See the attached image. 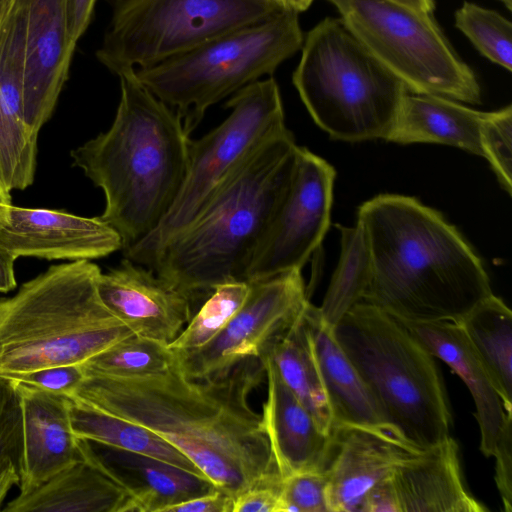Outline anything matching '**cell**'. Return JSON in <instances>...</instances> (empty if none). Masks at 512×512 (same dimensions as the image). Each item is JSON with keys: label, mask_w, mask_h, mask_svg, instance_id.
<instances>
[{"label": "cell", "mask_w": 512, "mask_h": 512, "mask_svg": "<svg viewBox=\"0 0 512 512\" xmlns=\"http://www.w3.org/2000/svg\"><path fill=\"white\" fill-rule=\"evenodd\" d=\"M264 376L260 358L197 380L186 377L174 363L141 377L86 375L71 396L150 429L218 489L235 497L255 485L281 480L261 415L248 401Z\"/></svg>", "instance_id": "cell-1"}, {"label": "cell", "mask_w": 512, "mask_h": 512, "mask_svg": "<svg viewBox=\"0 0 512 512\" xmlns=\"http://www.w3.org/2000/svg\"><path fill=\"white\" fill-rule=\"evenodd\" d=\"M357 219L372 261L363 302L400 320L457 322L493 294L472 246L418 199L380 194L359 207Z\"/></svg>", "instance_id": "cell-2"}, {"label": "cell", "mask_w": 512, "mask_h": 512, "mask_svg": "<svg viewBox=\"0 0 512 512\" xmlns=\"http://www.w3.org/2000/svg\"><path fill=\"white\" fill-rule=\"evenodd\" d=\"M121 97L111 127L71 152L75 166L105 195L102 220L121 236L122 251L162 221L183 184L190 132L135 69L118 74Z\"/></svg>", "instance_id": "cell-3"}, {"label": "cell", "mask_w": 512, "mask_h": 512, "mask_svg": "<svg viewBox=\"0 0 512 512\" xmlns=\"http://www.w3.org/2000/svg\"><path fill=\"white\" fill-rule=\"evenodd\" d=\"M297 145L285 129L259 147L215 191L148 268L192 303L222 283L246 281L255 253L293 177Z\"/></svg>", "instance_id": "cell-4"}, {"label": "cell", "mask_w": 512, "mask_h": 512, "mask_svg": "<svg viewBox=\"0 0 512 512\" xmlns=\"http://www.w3.org/2000/svg\"><path fill=\"white\" fill-rule=\"evenodd\" d=\"M90 260L53 265L0 299V376L83 364L133 332L101 301Z\"/></svg>", "instance_id": "cell-5"}, {"label": "cell", "mask_w": 512, "mask_h": 512, "mask_svg": "<svg viewBox=\"0 0 512 512\" xmlns=\"http://www.w3.org/2000/svg\"><path fill=\"white\" fill-rule=\"evenodd\" d=\"M333 332L403 440L422 450L450 436L451 412L434 357L399 320L361 301Z\"/></svg>", "instance_id": "cell-6"}, {"label": "cell", "mask_w": 512, "mask_h": 512, "mask_svg": "<svg viewBox=\"0 0 512 512\" xmlns=\"http://www.w3.org/2000/svg\"><path fill=\"white\" fill-rule=\"evenodd\" d=\"M293 84L314 122L330 138L387 140L408 90L347 28L327 17L302 45Z\"/></svg>", "instance_id": "cell-7"}, {"label": "cell", "mask_w": 512, "mask_h": 512, "mask_svg": "<svg viewBox=\"0 0 512 512\" xmlns=\"http://www.w3.org/2000/svg\"><path fill=\"white\" fill-rule=\"evenodd\" d=\"M298 12L272 17L215 38L154 65L136 68L139 80L175 109L191 132L206 110L271 75L303 45Z\"/></svg>", "instance_id": "cell-8"}, {"label": "cell", "mask_w": 512, "mask_h": 512, "mask_svg": "<svg viewBox=\"0 0 512 512\" xmlns=\"http://www.w3.org/2000/svg\"><path fill=\"white\" fill-rule=\"evenodd\" d=\"M225 106L231 112L222 123L203 137L190 139L186 175L175 201L149 235L123 250L125 258L148 267L244 161L287 129L279 87L272 77L240 89Z\"/></svg>", "instance_id": "cell-9"}, {"label": "cell", "mask_w": 512, "mask_h": 512, "mask_svg": "<svg viewBox=\"0 0 512 512\" xmlns=\"http://www.w3.org/2000/svg\"><path fill=\"white\" fill-rule=\"evenodd\" d=\"M355 37L413 94L481 102L469 66L454 51L431 13L395 0H329Z\"/></svg>", "instance_id": "cell-10"}, {"label": "cell", "mask_w": 512, "mask_h": 512, "mask_svg": "<svg viewBox=\"0 0 512 512\" xmlns=\"http://www.w3.org/2000/svg\"><path fill=\"white\" fill-rule=\"evenodd\" d=\"M284 8L275 0H113L96 56L118 75L264 21Z\"/></svg>", "instance_id": "cell-11"}, {"label": "cell", "mask_w": 512, "mask_h": 512, "mask_svg": "<svg viewBox=\"0 0 512 512\" xmlns=\"http://www.w3.org/2000/svg\"><path fill=\"white\" fill-rule=\"evenodd\" d=\"M249 294L227 325L206 345L174 352L175 365L190 379L228 372L248 358H260L300 318L309 302L301 269L249 281Z\"/></svg>", "instance_id": "cell-12"}, {"label": "cell", "mask_w": 512, "mask_h": 512, "mask_svg": "<svg viewBox=\"0 0 512 512\" xmlns=\"http://www.w3.org/2000/svg\"><path fill=\"white\" fill-rule=\"evenodd\" d=\"M336 172L306 147H297L290 185L248 269L254 281L302 269L330 225Z\"/></svg>", "instance_id": "cell-13"}, {"label": "cell", "mask_w": 512, "mask_h": 512, "mask_svg": "<svg viewBox=\"0 0 512 512\" xmlns=\"http://www.w3.org/2000/svg\"><path fill=\"white\" fill-rule=\"evenodd\" d=\"M0 248L15 259L92 260L122 250L123 241L100 217L0 202Z\"/></svg>", "instance_id": "cell-14"}, {"label": "cell", "mask_w": 512, "mask_h": 512, "mask_svg": "<svg viewBox=\"0 0 512 512\" xmlns=\"http://www.w3.org/2000/svg\"><path fill=\"white\" fill-rule=\"evenodd\" d=\"M99 297L134 335L168 346L188 324L192 301L152 269L128 258L99 275Z\"/></svg>", "instance_id": "cell-15"}, {"label": "cell", "mask_w": 512, "mask_h": 512, "mask_svg": "<svg viewBox=\"0 0 512 512\" xmlns=\"http://www.w3.org/2000/svg\"><path fill=\"white\" fill-rule=\"evenodd\" d=\"M74 49L67 34L66 0H28L23 113L35 135L54 110Z\"/></svg>", "instance_id": "cell-16"}, {"label": "cell", "mask_w": 512, "mask_h": 512, "mask_svg": "<svg viewBox=\"0 0 512 512\" xmlns=\"http://www.w3.org/2000/svg\"><path fill=\"white\" fill-rule=\"evenodd\" d=\"M335 451L325 473L331 512H362L370 491L417 451L392 431L340 426Z\"/></svg>", "instance_id": "cell-17"}, {"label": "cell", "mask_w": 512, "mask_h": 512, "mask_svg": "<svg viewBox=\"0 0 512 512\" xmlns=\"http://www.w3.org/2000/svg\"><path fill=\"white\" fill-rule=\"evenodd\" d=\"M267 378L261 414L279 477L326 471L335 451V435L326 432L285 385L271 359L260 357Z\"/></svg>", "instance_id": "cell-18"}, {"label": "cell", "mask_w": 512, "mask_h": 512, "mask_svg": "<svg viewBox=\"0 0 512 512\" xmlns=\"http://www.w3.org/2000/svg\"><path fill=\"white\" fill-rule=\"evenodd\" d=\"M23 416V454L19 490L28 493L83 456V439L72 431L68 396L11 380Z\"/></svg>", "instance_id": "cell-19"}, {"label": "cell", "mask_w": 512, "mask_h": 512, "mask_svg": "<svg viewBox=\"0 0 512 512\" xmlns=\"http://www.w3.org/2000/svg\"><path fill=\"white\" fill-rule=\"evenodd\" d=\"M391 483L398 512L487 511L464 483L458 445L451 436L405 457Z\"/></svg>", "instance_id": "cell-20"}, {"label": "cell", "mask_w": 512, "mask_h": 512, "mask_svg": "<svg viewBox=\"0 0 512 512\" xmlns=\"http://www.w3.org/2000/svg\"><path fill=\"white\" fill-rule=\"evenodd\" d=\"M83 456L34 490L19 494L5 512H123L129 492L112 468L83 440Z\"/></svg>", "instance_id": "cell-21"}, {"label": "cell", "mask_w": 512, "mask_h": 512, "mask_svg": "<svg viewBox=\"0 0 512 512\" xmlns=\"http://www.w3.org/2000/svg\"><path fill=\"white\" fill-rule=\"evenodd\" d=\"M397 320L434 358L445 362L467 386L476 408L475 417L481 436L480 450L485 457H492L507 412L462 328L452 321Z\"/></svg>", "instance_id": "cell-22"}, {"label": "cell", "mask_w": 512, "mask_h": 512, "mask_svg": "<svg viewBox=\"0 0 512 512\" xmlns=\"http://www.w3.org/2000/svg\"><path fill=\"white\" fill-rule=\"evenodd\" d=\"M304 315L335 429L356 426L396 433L384 421L368 387L335 338L333 327L323 320L319 308L309 301Z\"/></svg>", "instance_id": "cell-23"}, {"label": "cell", "mask_w": 512, "mask_h": 512, "mask_svg": "<svg viewBox=\"0 0 512 512\" xmlns=\"http://www.w3.org/2000/svg\"><path fill=\"white\" fill-rule=\"evenodd\" d=\"M108 448L102 458L124 483L129 499L123 512H167L217 487L206 477L137 453Z\"/></svg>", "instance_id": "cell-24"}, {"label": "cell", "mask_w": 512, "mask_h": 512, "mask_svg": "<svg viewBox=\"0 0 512 512\" xmlns=\"http://www.w3.org/2000/svg\"><path fill=\"white\" fill-rule=\"evenodd\" d=\"M483 115L449 98L407 93L386 141L444 144L483 157L479 135Z\"/></svg>", "instance_id": "cell-25"}, {"label": "cell", "mask_w": 512, "mask_h": 512, "mask_svg": "<svg viewBox=\"0 0 512 512\" xmlns=\"http://www.w3.org/2000/svg\"><path fill=\"white\" fill-rule=\"evenodd\" d=\"M68 410L77 438L158 459L205 477L183 453L142 425L97 410L72 396H68Z\"/></svg>", "instance_id": "cell-26"}, {"label": "cell", "mask_w": 512, "mask_h": 512, "mask_svg": "<svg viewBox=\"0 0 512 512\" xmlns=\"http://www.w3.org/2000/svg\"><path fill=\"white\" fill-rule=\"evenodd\" d=\"M457 323L486 369L506 412H512V312L494 294Z\"/></svg>", "instance_id": "cell-27"}, {"label": "cell", "mask_w": 512, "mask_h": 512, "mask_svg": "<svg viewBox=\"0 0 512 512\" xmlns=\"http://www.w3.org/2000/svg\"><path fill=\"white\" fill-rule=\"evenodd\" d=\"M304 311L296 323L265 354L271 359L285 385L318 424L326 432L333 434L335 424Z\"/></svg>", "instance_id": "cell-28"}, {"label": "cell", "mask_w": 512, "mask_h": 512, "mask_svg": "<svg viewBox=\"0 0 512 512\" xmlns=\"http://www.w3.org/2000/svg\"><path fill=\"white\" fill-rule=\"evenodd\" d=\"M28 0H0V100L14 133L37 146L23 113Z\"/></svg>", "instance_id": "cell-29"}, {"label": "cell", "mask_w": 512, "mask_h": 512, "mask_svg": "<svg viewBox=\"0 0 512 512\" xmlns=\"http://www.w3.org/2000/svg\"><path fill=\"white\" fill-rule=\"evenodd\" d=\"M341 233V251L336 269L319 312L332 327L354 305L363 301L372 276L368 237L362 222L353 227L336 225Z\"/></svg>", "instance_id": "cell-30"}, {"label": "cell", "mask_w": 512, "mask_h": 512, "mask_svg": "<svg viewBox=\"0 0 512 512\" xmlns=\"http://www.w3.org/2000/svg\"><path fill=\"white\" fill-rule=\"evenodd\" d=\"M175 354L166 344L131 335L82 364L86 375L141 377L167 370Z\"/></svg>", "instance_id": "cell-31"}, {"label": "cell", "mask_w": 512, "mask_h": 512, "mask_svg": "<svg viewBox=\"0 0 512 512\" xmlns=\"http://www.w3.org/2000/svg\"><path fill=\"white\" fill-rule=\"evenodd\" d=\"M249 290V282L243 280L217 285L180 334L168 344V348L184 352L206 345L238 312Z\"/></svg>", "instance_id": "cell-32"}, {"label": "cell", "mask_w": 512, "mask_h": 512, "mask_svg": "<svg viewBox=\"0 0 512 512\" xmlns=\"http://www.w3.org/2000/svg\"><path fill=\"white\" fill-rule=\"evenodd\" d=\"M455 26L486 58L512 70V24L497 11L464 2L455 13Z\"/></svg>", "instance_id": "cell-33"}, {"label": "cell", "mask_w": 512, "mask_h": 512, "mask_svg": "<svg viewBox=\"0 0 512 512\" xmlns=\"http://www.w3.org/2000/svg\"><path fill=\"white\" fill-rule=\"evenodd\" d=\"M23 416L13 382L0 376V510L10 489L20 483Z\"/></svg>", "instance_id": "cell-34"}, {"label": "cell", "mask_w": 512, "mask_h": 512, "mask_svg": "<svg viewBox=\"0 0 512 512\" xmlns=\"http://www.w3.org/2000/svg\"><path fill=\"white\" fill-rule=\"evenodd\" d=\"M480 145L502 188L512 194V106L484 112Z\"/></svg>", "instance_id": "cell-35"}, {"label": "cell", "mask_w": 512, "mask_h": 512, "mask_svg": "<svg viewBox=\"0 0 512 512\" xmlns=\"http://www.w3.org/2000/svg\"><path fill=\"white\" fill-rule=\"evenodd\" d=\"M37 146L21 140L10 127L0 100V181L3 187L23 190L32 184Z\"/></svg>", "instance_id": "cell-36"}, {"label": "cell", "mask_w": 512, "mask_h": 512, "mask_svg": "<svg viewBox=\"0 0 512 512\" xmlns=\"http://www.w3.org/2000/svg\"><path fill=\"white\" fill-rule=\"evenodd\" d=\"M279 512H331L325 471L298 472L282 479Z\"/></svg>", "instance_id": "cell-37"}, {"label": "cell", "mask_w": 512, "mask_h": 512, "mask_svg": "<svg viewBox=\"0 0 512 512\" xmlns=\"http://www.w3.org/2000/svg\"><path fill=\"white\" fill-rule=\"evenodd\" d=\"M85 377L82 364H76L38 369L8 379L32 385L53 394L71 396Z\"/></svg>", "instance_id": "cell-38"}, {"label": "cell", "mask_w": 512, "mask_h": 512, "mask_svg": "<svg viewBox=\"0 0 512 512\" xmlns=\"http://www.w3.org/2000/svg\"><path fill=\"white\" fill-rule=\"evenodd\" d=\"M495 483L504 510L512 511V412H507L495 450Z\"/></svg>", "instance_id": "cell-39"}, {"label": "cell", "mask_w": 512, "mask_h": 512, "mask_svg": "<svg viewBox=\"0 0 512 512\" xmlns=\"http://www.w3.org/2000/svg\"><path fill=\"white\" fill-rule=\"evenodd\" d=\"M281 481L258 484L234 497L232 512H279Z\"/></svg>", "instance_id": "cell-40"}, {"label": "cell", "mask_w": 512, "mask_h": 512, "mask_svg": "<svg viewBox=\"0 0 512 512\" xmlns=\"http://www.w3.org/2000/svg\"><path fill=\"white\" fill-rule=\"evenodd\" d=\"M234 497L221 489L170 507L167 512H232Z\"/></svg>", "instance_id": "cell-41"}, {"label": "cell", "mask_w": 512, "mask_h": 512, "mask_svg": "<svg viewBox=\"0 0 512 512\" xmlns=\"http://www.w3.org/2000/svg\"><path fill=\"white\" fill-rule=\"evenodd\" d=\"M97 0H66L67 34L75 47L87 29Z\"/></svg>", "instance_id": "cell-42"}, {"label": "cell", "mask_w": 512, "mask_h": 512, "mask_svg": "<svg viewBox=\"0 0 512 512\" xmlns=\"http://www.w3.org/2000/svg\"><path fill=\"white\" fill-rule=\"evenodd\" d=\"M362 512H398L391 476L378 483L370 491Z\"/></svg>", "instance_id": "cell-43"}, {"label": "cell", "mask_w": 512, "mask_h": 512, "mask_svg": "<svg viewBox=\"0 0 512 512\" xmlns=\"http://www.w3.org/2000/svg\"><path fill=\"white\" fill-rule=\"evenodd\" d=\"M15 258L0 248V292L6 293L16 287Z\"/></svg>", "instance_id": "cell-44"}, {"label": "cell", "mask_w": 512, "mask_h": 512, "mask_svg": "<svg viewBox=\"0 0 512 512\" xmlns=\"http://www.w3.org/2000/svg\"><path fill=\"white\" fill-rule=\"evenodd\" d=\"M285 8L293 9L302 12L312 4L314 0H275Z\"/></svg>", "instance_id": "cell-45"}, {"label": "cell", "mask_w": 512, "mask_h": 512, "mask_svg": "<svg viewBox=\"0 0 512 512\" xmlns=\"http://www.w3.org/2000/svg\"><path fill=\"white\" fill-rule=\"evenodd\" d=\"M413 8L432 13L434 10V0H395Z\"/></svg>", "instance_id": "cell-46"}, {"label": "cell", "mask_w": 512, "mask_h": 512, "mask_svg": "<svg viewBox=\"0 0 512 512\" xmlns=\"http://www.w3.org/2000/svg\"><path fill=\"white\" fill-rule=\"evenodd\" d=\"M11 201V197H10V192H8L2 185L1 181H0V202H6V203H10Z\"/></svg>", "instance_id": "cell-47"}, {"label": "cell", "mask_w": 512, "mask_h": 512, "mask_svg": "<svg viewBox=\"0 0 512 512\" xmlns=\"http://www.w3.org/2000/svg\"><path fill=\"white\" fill-rule=\"evenodd\" d=\"M506 7L507 9L511 10L512 9V0H500Z\"/></svg>", "instance_id": "cell-48"}]
</instances>
